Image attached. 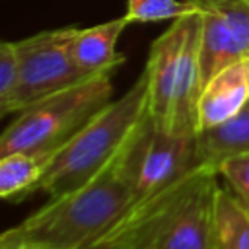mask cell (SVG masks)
Wrapping results in <instances>:
<instances>
[{
  "instance_id": "6da1fadb",
  "label": "cell",
  "mask_w": 249,
  "mask_h": 249,
  "mask_svg": "<svg viewBox=\"0 0 249 249\" xmlns=\"http://www.w3.org/2000/svg\"><path fill=\"white\" fill-rule=\"evenodd\" d=\"M154 132L148 113L134 124L115 156L80 187L51 196L2 239L29 241L53 249H82L103 233L136 198L144 152Z\"/></svg>"
},
{
  "instance_id": "7a4b0ae2",
  "label": "cell",
  "mask_w": 249,
  "mask_h": 249,
  "mask_svg": "<svg viewBox=\"0 0 249 249\" xmlns=\"http://www.w3.org/2000/svg\"><path fill=\"white\" fill-rule=\"evenodd\" d=\"M200 12L171 21L150 45L144 66L146 113L154 128L175 136L196 134L202 93Z\"/></svg>"
},
{
  "instance_id": "3957f363",
  "label": "cell",
  "mask_w": 249,
  "mask_h": 249,
  "mask_svg": "<svg viewBox=\"0 0 249 249\" xmlns=\"http://www.w3.org/2000/svg\"><path fill=\"white\" fill-rule=\"evenodd\" d=\"M144 113L146 76L142 72L124 95L107 103L68 142L45 160L35 193H47L51 198L86 183L115 156Z\"/></svg>"
},
{
  "instance_id": "277c9868",
  "label": "cell",
  "mask_w": 249,
  "mask_h": 249,
  "mask_svg": "<svg viewBox=\"0 0 249 249\" xmlns=\"http://www.w3.org/2000/svg\"><path fill=\"white\" fill-rule=\"evenodd\" d=\"M113 72L93 74L19 111L0 136V156L25 152L47 160L113 101Z\"/></svg>"
},
{
  "instance_id": "5b68a950",
  "label": "cell",
  "mask_w": 249,
  "mask_h": 249,
  "mask_svg": "<svg viewBox=\"0 0 249 249\" xmlns=\"http://www.w3.org/2000/svg\"><path fill=\"white\" fill-rule=\"evenodd\" d=\"M78 27L45 29L16 41L19 56V89L16 115L25 107L86 80L72 58V39Z\"/></svg>"
},
{
  "instance_id": "8992f818",
  "label": "cell",
  "mask_w": 249,
  "mask_h": 249,
  "mask_svg": "<svg viewBox=\"0 0 249 249\" xmlns=\"http://www.w3.org/2000/svg\"><path fill=\"white\" fill-rule=\"evenodd\" d=\"M206 169V165H198L173 185L138 196L103 233L82 249H152L167 218L195 189Z\"/></svg>"
},
{
  "instance_id": "52a82bcc",
  "label": "cell",
  "mask_w": 249,
  "mask_h": 249,
  "mask_svg": "<svg viewBox=\"0 0 249 249\" xmlns=\"http://www.w3.org/2000/svg\"><path fill=\"white\" fill-rule=\"evenodd\" d=\"M218 187V173L208 167L167 218L152 249H214V200Z\"/></svg>"
},
{
  "instance_id": "ba28073f",
  "label": "cell",
  "mask_w": 249,
  "mask_h": 249,
  "mask_svg": "<svg viewBox=\"0 0 249 249\" xmlns=\"http://www.w3.org/2000/svg\"><path fill=\"white\" fill-rule=\"evenodd\" d=\"M195 167H198L196 134L175 136L154 128L138 175V196L173 185Z\"/></svg>"
},
{
  "instance_id": "9c48e42d",
  "label": "cell",
  "mask_w": 249,
  "mask_h": 249,
  "mask_svg": "<svg viewBox=\"0 0 249 249\" xmlns=\"http://www.w3.org/2000/svg\"><path fill=\"white\" fill-rule=\"evenodd\" d=\"M249 103V70L247 60L235 62L212 76L198 99L196 132L235 117Z\"/></svg>"
},
{
  "instance_id": "30bf717a",
  "label": "cell",
  "mask_w": 249,
  "mask_h": 249,
  "mask_svg": "<svg viewBox=\"0 0 249 249\" xmlns=\"http://www.w3.org/2000/svg\"><path fill=\"white\" fill-rule=\"evenodd\" d=\"M128 23V18L121 16L91 27H78L72 39V58L86 78L117 70L124 62V54L117 53V41Z\"/></svg>"
},
{
  "instance_id": "8fae6325",
  "label": "cell",
  "mask_w": 249,
  "mask_h": 249,
  "mask_svg": "<svg viewBox=\"0 0 249 249\" xmlns=\"http://www.w3.org/2000/svg\"><path fill=\"white\" fill-rule=\"evenodd\" d=\"M249 154V103L231 119L196 132L198 165L216 169L230 158Z\"/></svg>"
},
{
  "instance_id": "7c38bea8",
  "label": "cell",
  "mask_w": 249,
  "mask_h": 249,
  "mask_svg": "<svg viewBox=\"0 0 249 249\" xmlns=\"http://www.w3.org/2000/svg\"><path fill=\"white\" fill-rule=\"evenodd\" d=\"M214 249H249V208L222 187L214 200Z\"/></svg>"
},
{
  "instance_id": "4fadbf2b",
  "label": "cell",
  "mask_w": 249,
  "mask_h": 249,
  "mask_svg": "<svg viewBox=\"0 0 249 249\" xmlns=\"http://www.w3.org/2000/svg\"><path fill=\"white\" fill-rule=\"evenodd\" d=\"M43 163L45 160L25 152L0 156V196L10 202H21L33 196Z\"/></svg>"
},
{
  "instance_id": "5bb4252c",
  "label": "cell",
  "mask_w": 249,
  "mask_h": 249,
  "mask_svg": "<svg viewBox=\"0 0 249 249\" xmlns=\"http://www.w3.org/2000/svg\"><path fill=\"white\" fill-rule=\"evenodd\" d=\"M222 18L245 60H249V0H191Z\"/></svg>"
},
{
  "instance_id": "9a60e30c",
  "label": "cell",
  "mask_w": 249,
  "mask_h": 249,
  "mask_svg": "<svg viewBox=\"0 0 249 249\" xmlns=\"http://www.w3.org/2000/svg\"><path fill=\"white\" fill-rule=\"evenodd\" d=\"M196 6L191 0H126V18L130 23H154L173 21L195 12Z\"/></svg>"
},
{
  "instance_id": "2e32d148",
  "label": "cell",
  "mask_w": 249,
  "mask_h": 249,
  "mask_svg": "<svg viewBox=\"0 0 249 249\" xmlns=\"http://www.w3.org/2000/svg\"><path fill=\"white\" fill-rule=\"evenodd\" d=\"M19 89V56L16 41L0 43V117L16 115Z\"/></svg>"
},
{
  "instance_id": "e0dca14e",
  "label": "cell",
  "mask_w": 249,
  "mask_h": 249,
  "mask_svg": "<svg viewBox=\"0 0 249 249\" xmlns=\"http://www.w3.org/2000/svg\"><path fill=\"white\" fill-rule=\"evenodd\" d=\"M218 177H222L230 191L249 208V154H241L220 163Z\"/></svg>"
},
{
  "instance_id": "ac0fdd59",
  "label": "cell",
  "mask_w": 249,
  "mask_h": 249,
  "mask_svg": "<svg viewBox=\"0 0 249 249\" xmlns=\"http://www.w3.org/2000/svg\"><path fill=\"white\" fill-rule=\"evenodd\" d=\"M0 249H53V247L39 245V243H29V241H12V239H2L0 237Z\"/></svg>"
},
{
  "instance_id": "d6986e66",
  "label": "cell",
  "mask_w": 249,
  "mask_h": 249,
  "mask_svg": "<svg viewBox=\"0 0 249 249\" xmlns=\"http://www.w3.org/2000/svg\"><path fill=\"white\" fill-rule=\"evenodd\" d=\"M247 70H249V60H247Z\"/></svg>"
}]
</instances>
